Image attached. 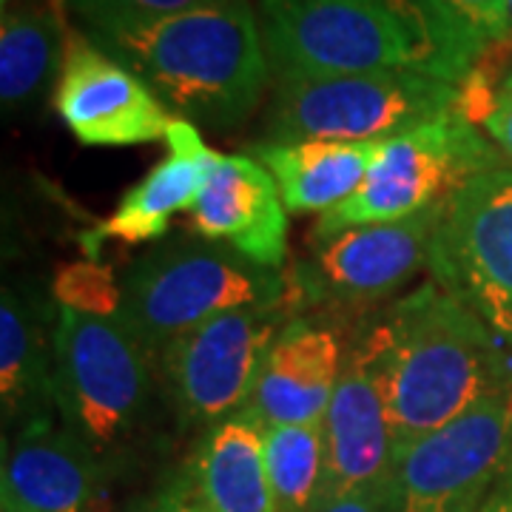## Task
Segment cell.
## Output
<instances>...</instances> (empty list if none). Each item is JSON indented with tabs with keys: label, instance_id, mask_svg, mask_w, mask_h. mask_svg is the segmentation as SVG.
<instances>
[{
	"label": "cell",
	"instance_id": "6da1fadb",
	"mask_svg": "<svg viewBox=\"0 0 512 512\" xmlns=\"http://www.w3.org/2000/svg\"><path fill=\"white\" fill-rule=\"evenodd\" d=\"M350 348L382 387L396 447L439 430L498 393V339L436 279L393 302Z\"/></svg>",
	"mask_w": 512,
	"mask_h": 512
},
{
	"label": "cell",
	"instance_id": "7a4b0ae2",
	"mask_svg": "<svg viewBox=\"0 0 512 512\" xmlns=\"http://www.w3.org/2000/svg\"><path fill=\"white\" fill-rule=\"evenodd\" d=\"M89 37L137 74L177 120L194 126H239L271 77L259 15L245 0H214Z\"/></svg>",
	"mask_w": 512,
	"mask_h": 512
},
{
	"label": "cell",
	"instance_id": "3957f363",
	"mask_svg": "<svg viewBox=\"0 0 512 512\" xmlns=\"http://www.w3.org/2000/svg\"><path fill=\"white\" fill-rule=\"evenodd\" d=\"M259 29L276 83L419 72L464 86L473 77L413 0H262Z\"/></svg>",
	"mask_w": 512,
	"mask_h": 512
},
{
	"label": "cell",
	"instance_id": "277c9868",
	"mask_svg": "<svg viewBox=\"0 0 512 512\" xmlns=\"http://www.w3.org/2000/svg\"><path fill=\"white\" fill-rule=\"evenodd\" d=\"M57 308V419L106 467L146 433L165 404L157 353L117 316Z\"/></svg>",
	"mask_w": 512,
	"mask_h": 512
},
{
	"label": "cell",
	"instance_id": "5b68a950",
	"mask_svg": "<svg viewBox=\"0 0 512 512\" xmlns=\"http://www.w3.org/2000/svg\"><path fill=\"white\" fill-rule=\"evenodd\" d=\"M296 308L288 271L262 268L208 239H174L140 256L120 279V311L151 353L185 330L239 308Z\"/></svg>",
	"mask_w": 512,
	"mask_h": 512
},
{
	"label": "cell",
	"instance_id": "8992f818",
	"mask_svg": "<svg viewBox=\"0 0 512 512\" xmlns=\"http://www.w3.org/2000/svg\"><path fill=\"white\" fill-rule=\"evenodd\" d=\"M464 86L419 72L282 80L268 109L265 143H387L464 109Z\"/></svg>",
	"mask_w": 512,
	"mask_h": 512
},
{
	"label": "cell",
	"instance_id": "52a82bcc",
	"mask_svg": "<svg viewBox=\"0 0 512 512\" xmlns=\"http://www.w3.org/2000/svg\"><path fill=\"white\" fill-rule=\"evenodd\" d=\"M507 163L510 160L470 117L467 106L450 111L427 126L387 140L359 191L322 214L313 237H328L356 225L410 220L450 200L478 174L507 168Z\"/></svg>",
	"mask_w": 512,
	"mask_h": 512
},
{
	"label": "cell",
	"instance_id": "ba28073f",
	"mask_svg": "<svg viewBox=\"0 0 512 512\" xmlns=\"http://www.w3.org/2000/svg\"><path fill=\"white\" fill-rule=\"evenodd\" d=\"M293 316L291 305L239 308L174 336L157 353L168 413L183 427L208 430L245 410L268 350Z\"/></svg>",
	"mask_w": 512,
	"mask_h": 512
},
{
	"label": "cell",
	"instance_id": "9c48e42d",
	"mask_svg": "<svg viewBox=\"0 0 512 512\" xmlns=\"http://www.w3.org/2000/svg\"><path fill=\"white\" fill-rule=\"evenodd\" d=\"M430 276L512 345V168H495L447 200L430 248Z\"/></svg>",
	"mask_w": 512,
	"mask_h": 512
},
{
	"label": "cell",
	"instance_id": "30bf717a",
	"mask_svg": "<svg viewBox=\"0 0 512 512\" xmlns=\"http://www.w3.org/2000/svg\"><path fill=\"white\" fill-rule=\"evenodd\" d=\"M510 453V404L493 393L456 421L396 447L390 512H478Z\"/></svg>",
	"mask_w": 512,
	"mask_h": 512
},
{
	"label": "cell",
	"instance_id": "8fae6325",
	"mask_svg": "<svg viewBox=\"0 0 512 512\" xmlns=\"http://www.w3.org/2000/svg\"><path fill=\"white\" fill-rule=\"evenodd\" d=\"M447 200L416 217L384 225H356L313 237V251L293 265L296 308L362 311L407 285L430 265V248Z\"/></svg>",
	"mask_w": 512,
	"mask_h": 512
},
{
	"label": "cell",
	"instance_id": "7c38bea8",
	"mask_svg": "<svg viewBox=\"0 0 512 512\" xmlns=\"http://www.w3.org/2000/svg\"><path fill=\"white\" fill-rule=\"evenodd\" d=\"M55 109L83 146L126 148L165 140L171 111L117 57L86 32H69Z\"/></svg>",
	"mask_w": 512,
	"mask_h": 512
},
{
	"label": "cell",
	"instance_id": "4fadbf2b",
	"mask_svg": "<svg viewBox=\"0 0 512 512\" xmlns=\"http://www.w3.org/2000/svg\"><path fill=\"white\" fill-rule=\"evenodd\" d=\"M188 217L197 237L262 268L282 271L288 262V208L268 168L251 154H217Z\"/></svg>",
	"mask_w": 512,
	"mask_h": 512
},
{
	"label": "cell",
	"instance_id": "5bb4252c",
	"mask_svg": "<svg viewBox=\"0 0 512 512\" xmlns=\"http://www.w3.org/2000/svg\"><path fill=\"white\" fill-rule=\"evenodd\" d=\"M325 430V493L322 504L336 495L359 490H387L396 461V439L387 416L382 387L365 359L348 350L342 379L322 419Z\"/></svg>",
	"mask_w": 512,
	"mask_h": 512
},
{
	"label": "cell",
	"instance_id": "9a60e30c",
	"mask_svg": "<svg viewBox=\"0 0 512 512\" xmlns=\"http://www.w3.org/2000/svg\"><path fill=\"white\" fill-rule=\"evenodd\" d=\"M0 498L12 512H103V464L63 424H29L3 450Z\"/></svg>",
	"mask_w": 512,
	"mask_h": 512
},
{
	"label": "cell",
	"instance_id": "2e32d148",
	"mask_svg": "<svg viewBox=\"0 0 512 512\" xmlns=\"http://www.w3.org/2000/svg\"><path fill=\"white\" fill-rule=\"evenodd\" d=\"M348 353L330 322L293 316L265 356L251 407L274 424H316L325 419Z\"/></svg>",
	"mask_w": 512,
	"mask_h": 512
},
{
	"label": "cell",
	"instance_id": "e0dca14e",
	"mask_svg": "<svg viewBox=\"0 0 512 512\" xmlns=\"http://www.w3.org/2000/svg\"><path fill=\"white\" fill-rule=\"evenodd\" d=\"M60 308L32 288L6 285L0 299V404L23 427L57 421L55 330Z\"/></svg>",
	"mask_w": 512,
	"mask_h": 512
},
{
	"label": "cell",
	"instance_id": "ac0fdd59",
	"mask_svg": "<svg viewBox=\"0 0 512 512\" xmlns=\"http://www.w3.org/2000/svg\"><path fill=\"white\" fill-rule=\"evenodd\" d=\"M165 146L168 154L163 160L128 191L109 220L100 222V228L83 239L89 254H97L100 242L106 239L140 245L165 237L171 217L191 211L208 183L217 151L205 146L200 128L177 117L165 134Z\"/></svg>",
	"mask_w": 512,
	"mask_h": 512
},
{
	"label": "cell",
	"instance_id": "d6986e66",
	"mask_svg": "<svg viewBox=\"0 0 512 512\" xmlns=\"http://www.w3.org/2000/svg\"><path fill=\"white\" fill-rule=\"evenodd\" d=\"M268 424L248 404L202 430L185 478L211 512H279L265 458Z\"/></svg>",
	"mask_w": 512,
	"mask_h": 512
},
{
	"label": "cell",
	"instance_id": "ffe728a7",
	"mask_svg": "<svg viewBox=\"0 0 512 512\" xmlns=\"http://www.w3.org/2000/svg\"><path fill=\"white\" fill-rule=\"evenodd\" d=\"M384 143H259L248 154L268 168L288 214H328L353 197Z\"/></svg>",
	"mask_w": 512,
	"mask_h": 512
},
{
	"label": "cell",
	"instance_id": "44dd1931",
	"mask_svg": "<svg viewBox=\"0 0 512 512\" xmlns=\"http://www.w3.org/2000/svg\"><path fill=\"white\" fill-rule=\"evenodd\" d=\"M63 23L52 6L18 3L3 9L0 26V100L6 111L32 106L60 77L66 55Z\"/></svg>",
	"mask_w": 512,
	"mask_h": 512
},
{
	"label": "cell",
	"instance_id": "7402d4cb",
	"mask_svg": "<svg viewBox=\"0 0 512 512\" xmlns=\"http://www.w3.org/2000/svg\"><path fill=\"white\" fill-rule=\"evenodd\" d=\"M268 476L279 512H316L325 493V430L316 424H274L265 433Z\"/></svg>",
	"mask_w": 512,
	"mask_h": 512
},
{
	"label": "cell",
	"instance_id": "603a6c76",
	"mask_svg": "<svg viewBox=\"0 0 512 512\" xmlns=\"http://www.w3.org/2000/svg\"><path fill=\"white\" fill-rule=\"evenodd\" d=\"M430 18L450 55L473 74L498 43H510L507 0H413Z\"/></svg>",
	"mask_w": 512,
	"mask_h": 512
},
{
	"label": "cell",
	"instance_id": "cb8c5ba5",
	"mask_svg": "<svg viewBox=\"0 0 512 512\" xmlns=\"http://www.w3.org/2000/svg\"><path fill=\"white\" fill-rule=\"evenodd\" d=\"M205 3H214V0H66V6L83 20L86 35H103V32L140 26V23L168 18V15L205 6Z\"/></svg>",
	"mask_w": 512,
	"mask_h": 512
},
{
	"label": "cell",
	"instance_id": "d4e9b609",
	"mask_svg": "<svg viewBox=\"0 0 512 512\" xmlns=\"http://www.w3.org/2000/svg\"><path fill=\"white\" fill-rule=\"evenodd\" d=\"M57 305L74 311L97 313V316H117L120 311V285L111 276L92 265H74L57 279Z\"/></svg>",
	"mask_w": 512,
	"mask_h": 512
},
{
	"label": "cell",
	"instance_id": "484cf974",
	"mask_svg": "<svg viewBox=\"0 0 512 512\" xmlns=\"http://www.w3.org/2000/svg\"><path fill=\"white\" fill-rule=\"evenodd\" d=\"M140 512H211L202 504L191 481L185 478V473L171 478V484H165L160 493L148 501Z\"/></svg>",
	"mask_w": 512,
	"mask_h": 512
},
{
	"label": "cell",
	"instance_id": "4316f807",
	"mask_svg": "<svg viewBox=\"0 0 512 512\" xmlns=\"http://www.w3.org/2000/svg\"><path fill=\"white\" fill-rule=\"evenodd\" d=\"M481 128L512 163V94H493L490 106L481 117Z\"/></svg>",
	"mask_w": 512,
	"mask_h": 512
},
{
	"label": "cell",
	"instance_id": "83f0119b",
	"mask_svg": "<svg viewBox=\"0 0 512 512\" xmlns=\"http://www.w3.org/2000/svg\"><path fill=\"white\" fill-rule=\"evenodd\" d=\"M316 512H390V501L387 490H359L330 498Z\"/></svg>",
	"mask_w": 512,
	"mask_h": 512
},
{
	"label": "cell",
	"instance_id": "f1b7e54d",
	"mask_svg": "<svg viewBox=\"0 0 512 512\" xmlns=\"http://www.w3.org/2000/svg\"><path fill=\"white\" fill-rule=\"evenodd\" d=\"M478 512H512V453L498 481H495V487L487 495V501L481 504Z\"/></svg>",
	"mask_w": 512,
	"mask_h": 512
},
{
	"label": "cell",
	"instance_id": "f546056e",
	"mask_svg": "<svg viewBox=\"0 0 512 512\" xmlns=\"http://www.w3.org/2000/svg\"><path fill=\"white\" fill-rule=\"evenodd\" d=\"M493 94H512V63L510 69L504 72V77H501V83H498V89H495Z\"/></svg>",
	"mask_w": 512,
	"mask_h": 512
},
{
	"label": "cell",
	"instance_id": "4dcf8cb0",
	"mask_svg": "<svg viewBox=\"0 0 512 512\" xmlns=\"http://www.w3.org/2000/svg\"><path fill=\"white\" fill-rule=\"evenodd\" d=\"M507 15H510V40H512V0H507Z\"/></svg>",
	"mask_w": 512,
	"mask_h": 512
},
{
	"label": "cell",
	"instance_id": "1f68e13d",
	"mask_svg": "<svg viewBox=\"0 0 512 512\" xmlns=\"http://www.w3.org/2000/svg\"><path fill=\"white\" fill-rule=\"evenodd\" d=\"M507 404H510V413H512V390L507 393Z\"/></svg>",
	"mask_w": 512,
	"mask_h": 512
},
{
	"label": "cell",
	"instance_id": "d6a6232c",
	"mask_svg": "<svg viewBox=\"0 0 512 512\" xmlns=\"http://www.w3.org/2000/svg\"><path fill=\"white\" fill-rule=\"evenodd\" d=\"M3 6H9V0H3Z\"/></svg>",
	"mask_w": 512,
	"mask_h": 512
},
{
	"label": "cell",
	"instance_id": "836d02e7",
	"mask_svg": "<svg viewBox=\"0 0 512 512\" xmlns=\"http://www.w3.org/2000/svg\"><path fill=\"white\" fill-rule=\"evenodd\" d=\"M3 512H12V510H6V507H3Z\"/></svg>",
	"mask_w": 512,
	"mask_h": 512
}]
</instances>
